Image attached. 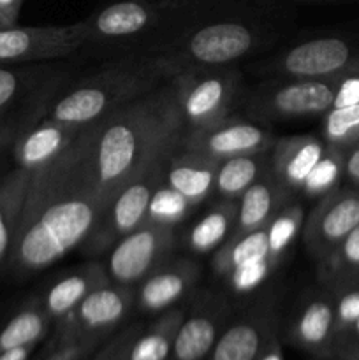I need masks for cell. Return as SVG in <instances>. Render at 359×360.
Instances as JSON below:
<instances>
[{
    "label": "cell",
    "mask_w": 359,
    "mask_h": 360,
    "mask_svg": "<svg viewBox=\"0 0 359 360\" xmlns=\"http://www.w3.org/2000/svg\"><path fill=\"white\" fill-rule=\"evenodd\" d=\"M102 122L84 127L60 157L30 174L7 262L16 276L41 273L83 245L106 210L95 169Z\"/></svg>",
    "instance_id": "cell-1"
},
{
    "label": "cell",
    "mask_w": 359,
    "mask_h": 360,
    "mask_svg": "<svg viewBox=\"0 0 359 360\" xmlns=\"http://www.w3.org/2000/svg\"><path fill=\"white\" fill-rule=\"evenodd\" d=\"M183 134L185 123L169 83L104 118L95 143V169L106 206L123 186L164 164Z\"/></svg>",
    "instance_id": "cell-2"
},
{
    "label": "cell",
    "mask_w": 359,
    "mask_h": 360,
    "mask_svg": "<svg viewBox=\"0 0 359 360\" xmlns=\"http://www.w3.org/2000/svg\"><path fill=\"white\" fill-rule=\"evenodd\" d=\"M180 70L164 53H129L81 79L65 81L42 118L84 129L169 83Z\"/></svg>",
    "instance_id": "cell-3"
},
{
    "label": "cell",
    "mask_w": 359,
    "mask_h": 360,
    "mask_svg": "<svg viewBox=\"0 0 359 360\" xmlns=\"http://www.w3.org/2000/svg\"><path fill=\"white\" fill-rule=\"evenodd\" d=\"M231 0L192 11L151 53L171 56L180 69L234 67L275 41L266 21L245 11H229Z\"/></svg>",
    "instance_id": "cell-4"
},
{
    "label": "cell",
    "mask_w": 359,
    "mask_h": 360,
    "mask_svg": "<svg viewBox=\"0 0 359 360\" xmlns=\"http://www.w3.org/2000/svg\"><path fill=\"white\" fill-rule=\"evenodd\" d=\"M190 13L169 9L153 0H115L80 21V27L84 46L90 48L151 53Z\"/></svg>",
    "instance_id": "cell-5"
},
{
    "label": "cell",
    "mask_w": 359,
    "mask_h": 360,
    "mask_svg": "<svg viewBox=\"0 0 359 360\" xmlns=\"http://www.w3.org/2000/svg\"><path fill=\"white\" fill-rule=\"evenodd\" d=\"M340 76L331 77H266L245 91L241 108L260 125L324 116L333 108Z\"/></svg>",
    "instance_id": "cell-6"
},
{
    "label": "cell",
    "mask_w": 359,
    "mask_h": 360,
    "mask_svg": "<svg viewBox=\"0 0 359 360\" xmlns=\"http://www.w3.org/2000/svg\"><path fill=\"white\" fill-rule=\"evenodd\" d=\"M185 132L222 122L241 108L245 77L234 67H187L169 81Z\"/></svg>",
    "instance_id": "cell-7"
},
{
    "label": "cell",
    "mask_w": 359,
    "mask_h": 360,
    "mask_svg": "<svg viewBox=\"0 0 359 360\" xmlns=\"http://www.w3.org/2000/svg\"><path fill=\"white\" fill-rule=\"evenodd\" d=\"M65 72L48 63L0 65V127H27L44 116Z\"/></svg>",
    "instance_id": "cell-8"
},
{
    "label": "cell",
    "mask_w": 359,
    "mask_h": 360,
    "mask_svg": "<svg viewBox=\"0 0 359 360\" xmlns=\"http://www.w3.org/2000/svg\"><path fill=\"white\" fill-rule=\"evenodd\" d=\"M359 58V41L345 35H319L299 41L256 65L266 77H331Z\"/></svg>",
    "instance_id": "cell-9"
},
{
    "label": "cell",
    "mask_w": 359,
    "mask_h": 360,
    "mask_svg": "<svg viewBox=\"0 0 359 360\" xmlns=\"http://www.w3.org/2000/svg\"><path fill=\"white\" fill-rule=\"evenodd\" d=\"M136 304V288L108 283L88 294L76 308L56 322L55 343H99L125 320Z\"/></svg>",
    "instance_id": "cell-10"
},
{
    "label": "cell",
    "mask_w": 359,
    "mask_h": 360,
    "mask_svg": "<svg viewBox=\"0 0 359 360\" xmlns=\"http://www.w3.org/2000/svg\"><path fill=\"white\" fill-rule=\"evenodd\" d=\"M165 164V162H164ZM164 164L150 169L123 186L108 202L81 248L88 255H101L144 224V214L158 183L164 179Z\"/></svg>",
    "instance_id": "cell-11"
},
{
    "label": "cell",
    "mask_w": 359,
    "mask_h": 360,
    "mask_svg": "<svg viewBox=\"0 0 359 360\" xmlns=\"http://www.w3.org/2000/svg\"><path fill=\"white\" fill-rule=\"evenodd\" d=\"M176 243V229L143 224L111 248L106 266L109 280L134 287L171 255Z\"/></svg>",
    "instance_id": "cell-12"
},
{
    "label": "cell",
    "mask_w": 359,
    "mask_h": 360,
    "mask_svg": "<svg viewBox=\"0 0 359 360\" xmlns=\"http://www.w3.org/2000/svg\"><path fill=\"white\" fill-rule=\"evenodd\" d=\"M84 46L80 21L73 25L0 28V65L42 63L70 56Z\"/></svg>",
    "instance_id": "cell-13"
},
{
    "label": "cell",
    "mask_w": 359,
    "mask_h": 360,
    "mask_svg": "<svg viewBox=\"0 0 359 360\" xmlns=\"http://www.w3.org/2000/svg\"><path fill=\"white\" fill-rule=\"evenodd\" d=\"M232 302L224 292L199 290L187 308L169 360H208L231 320Z\"/></svg>",
    "instance_id": "cell-14"
},
{
    "label": "cell",
    "mask_w": 359,
    "mask_h": 360,
    "mask_svg": "<svg viewBox=\"0 0 359 360\" xmlns=\"http://www.w3.org/2000/svg\"><path fill=\"white\" fill-rule=\"evenodd\" d=\"M359 225V190L338 186L317 200L315 207L305 217L303 243L315 262L329 255Z\"/></svg>",
    "instance_id": "cell-15"
},
{
    "label": "cell",
    "mask_w": 359,
    "mask_h": 360,
    "mask_svg": "<svg viewBox=\"0 0 359 360\" xmlns=\"http://www.w3.org/2000/svg\"><path fill=\"white\" fill-rule=\"evenodd\" d=\"M277 136L266 125L252 122L246 116L231 115L210 127L185 132L180 148L222 162L239 155L266 153L271 151Z\"/></svg>",
    "instance_id": "cell-16"
},
{
    "label": "cell",
    "mask_w": 359,
    "mask_h": 360,
    "mask_svg": "<svg viewBox=\"0 0 359 360\" xmlns=\"http://www.w3.org/2000/svg\"><path fill=\"white\" fill-rule=\"evenodd\" d=\"M275 297H260L241 315L229 320L208 360H260L277 341Z\"/></svg>",
    "instance_id": "cell-17"
},
{
    "label": "cell",
    "mask_w": 359,
    "mask_h": 360,
    "mask_svg": "<svg viewBox=\"0 0 359 360\" xmlns=\"http://www.w3.org/2000/svg\"><path fill=\"white\" fill-rule=\"evenodd\" d=\"M201 278L192 259H165L137 283L136 308L143 313H164L185 301Z\"/></svg>",
    "instance_id": "cell-18"
},
{
    "label": "cell",
    "mask_w": 359,
    "mask_h": 360,
    "mask_svg": "<svg viewBox=\"0 0 359 360\" xmlns=\"http://www.w3.org/2000/svg\"><path fill=\"white\" fill-rule=\"evenodd\" d=\"M187 308L175 306L146 329L132 327L102 350L106 360H169Z\"/></svg>",
    "instance_id": "cell-19"
},
{
    "label": "cell",
    "mask_w": 359,
    "mask_h": 360,
    "mask_svg": "<svg viewBox=\"0 0 359 360\" xmlns=\"http://www.w3.org/2000/svg\"><path fill=\"white\" fill-rule=\"evenodd\" d=\"M324 288V292L303 299L287 326L289 341L312 354L327 352L336 338L333 294L327 287Z\"/></svg>",
    "instance_id": "cell-20"
},
{
    "label": "cell",
    "mask_w": 359,
    "mask_h": 360,
    "mask_svg": "<svg viewBox=\"0 0 359 360\" xmlns=\"http://www.w3.org/2000/svg\"><path fill=\"white\" fill-rule=\"evenodd\" d=\"M326 151L322 137L313 134L277 137L270 151V172L291 195L299 193L306 176Z\"/></svg>",
    "instance_id": "cell-21"
},
{
    "label": "cell",
    "mask_w": 359,
    "mask_h": 360,
    "mask_svg": "<svg viewBox=\"0 0 359 360\" xmlns=\"http://www.w3.org/2000/svg\"><path fill=\"white\" fill-rule=\"evenodd\" d=\"M81 130L83 129H73L49 118L37 120L27 127L11 146L16 167L25 169L30 174L46 167L65 151Z\"/></svg>",
    "instance_id": "cell-22"
},
{
    "label": "cell",
    "mask_w": 359,
    "mask_h": 360,
    "mask_svg": "<svg viewBox=\"0 0 359 360\" xmlns=\"http://www.w3.org/2000/svg\"><path fill=\"white\" fill-rule=\"evenodd\" d=\"M220 162L197 151L178 148L169 155L164 164V181L194 206H201L208 197L213 195L215 176Z\"/></svg>",
    "instance_id": "cell-23"
},
{
    "label": "cell",
    "mask_w": 359,
    "mask_h": 360,
    "mask_svg": "<svg viewBox=\"0 0 359 360\" xmlns=\"http://www.w3.org/2000/svg\"><path fill=\"white\" fill-rule=\"evenodd\" d=\"M108 283H111L108 269L101 264L90 262L63 274L60 280L51 283L42 297L41 306L51 322H58L67 313L73 311L88 294Z\"/></svg>",
    "instance_id": "cell-24"
},
{
    "label": "cell",
    "mask_w": 359,
    "mask_h": 360,
    "mask_svg": "<svg viewBox=\"0 0 359 360\" xmlns=\"http://www.w3.org/2000/svg\"><path fill=\"white\" fill-rule=\"evenodd\" d=\"M292 199L294 195L278 185L271 172L264 174L238 199V213L231 238L266 227L271 218Z\"/></svg>",
    "instance_id": "cell-25"
},
{
    "label": "cell",
    "mask_w": 359,
    "mask_h": 360,
    "mask_svg": "<svg viewBox=\"0 0 359 360\" xmlns=\"http://www.w3.org/2000/svg\"><path fill=\"white\" fill-rule=\"evenodd\" d=\"M238 200H218L189 231L185 245L194 255H213L234 231Z\"/></svg>",
    "instance_id": "cell-26"
},
{
    "label": "cell",
    "mask_w": 359,
    "mask_h": 360,
    "mask_svg": "<svg viewBox=\"0 0 359 360\" xmlns=\"http://www.w3.org/2000/svg\"><path fill=\"white\" fill-rule=\"evenodd\" d=\"M270 172V151L225 158L217 169L213 197L218 200H238L250 186Z\"/></svg>",
    "instance_id": "cell-27"
},
{
    "label": "cell",
    "mask_w": 359,
    "mask_h": 360,
    "mask_svg": "<svg viewBox=\"0 0 359 360\" xmlns=\"http://www.w3.org/2000/svg\"><path fill=\"white\" fill-rule=\"evenodd\" d=\"M28 183L30 172L21 167H14L0 178V269L9 262Z\"/></svg>",
    "instance_id": "cell-28"
},
{
    "label": "cell",
    "mask_w": 359,
    "mask_h": 360,
    "mask_svg": "<svg viewBox=\"0 0 359 360\" xmlns=\"http://www.w3.org/2000/svg\"><path fill=\"white\" fill-rule=\"evenodd\" d=\"M270 257L266 227L229 238L211 257V269L218 278H225L236 267Z\"/></svg>",
    "instance_id": "cell-29"
},
{
    "label": "cell",
    "mask_w": 359,
    "mask_h": 360,
    "mask_svg": "<svg viewBox=\"0 0 359 360\" xmlns=\"http://www.w3.org/2000/svg\"><path fill=\"white\" fill-rule=\"evenodd\" d=\"M317 278L324 287L359 283V225L329 255L317 262Z\"/></svg>",
    "instance_id": "cell-30"
},
{
    "label": "cell",
    "mask_w": 359,
    "mask_h": 360,
    "mask_svg": "<svg viewBox=\"0 0 359 360\" xmlns=\"http://www.w3.org/2000/svg\"><path fill=\"white\" fill-rule=\"evenodd\" d=\"M49 322L41 302L27 306L0 329V352L37 345L48 333Z\"/></svg>",
    "instance_id": "cell-31"
},
{
    "label": "cell",
    "mask_w": 359,
    "mask_h": 360,
    "mask_svg": "<svg viewBox=\"0 0 359 360\" xmlns=\"http://www.w3.org/2000/svg\"><path fill=\"white\" fill-rule=\"evenodd\" d=\"M303 224H305V207L301 202L292 199L285 204L266 225L267 236V252L270 257L282 264L284 257L294 245L296 238L301 234Z\"/></svg>",
    "instance_id": "cell-32"
},
{
    "label": "cell",
    "mask_w": 359,
    "mask_h": 360,
    "mask_svg": "<svg viewBox=\"0 0 359 360\" xmlns=\"http://www.w3.org/2000/svg\"><path fill=\"white\" fill-rule=\"evenodd\" d=\"M194 210L196 206L187 197L162 179L146 207L144 224L176 229L194 213Z\"/></svg>",
    "instance_id": "cell-33"
},
{
    "label": "cell",
    "mask_w": 359,
    "mask_h": 360,
    "mask_svg": "<svg viewBox=\"0 0 359 360\" xmlns=\"http://www.w3.org/2000/svg\"><path fill=\"white\" fill-rule=\"evenodd\" d=\"M344 150L326 146L322 157L319 158V162L313 165L310 174L306 176L299 193L306 199L319 200L320 197L336 190L338 186H341V179H344Z\"/></svg>",
    "instance_id": "cell-34"
},
{
    "label": "cell",
    "mask_w": 359,
    "mask_h": 360,
    "mask_svg": "<svg viewBox=\"0 0 359 360\" xmlns=\"http://www.w3.org/2000/svg\"><path fill=\"white\" fill-rule=\"evenodd\" d=\"M320 137L326 146L347 150L359 143V104L331 108L322 116Z\"/></svg>",
    "instance_id": "cell-35"
},
{
    "label": "cell",
    "mask_w": 359,
    "mask_h": 360,
    "mask_svg": "<svg viewBox=\"0 0 359 360\" xmlns=\"http://www.w3.org/2000/svg\"><path fill=\"white\" fill-rule=\"evenodd\" d=\"M278 266H280V262L273 260L271 257H266V259L256 260V262L246 264V266L236 267L224 278V281L232 294L248 295L259 290Z\"/></svg>",
    "instance_id": "cell-36"
},
{
    "label": "cell",
    "mask_w": 359,
    "mask_h": 360,
    "mask_svg": "<svg viewBox=\"0 0 359 360\" xmlns=\"http://www.w3.org/2000/svg\"><path fill=\"white\" fill-rule=\"evenodd\" d=\"M327 288L333 294L334 323H336L338 338L359 320V283ZM336 338H334V341H336Z\"/></svg>",
    "instance_id": "cell-37"
},
{
    "label": "cell",
    "mask_w": 359,
    "mask_h": 360,
    "mask_svg": "<svg viewBox=\"0 0 359 360\" xmlns=\"http://www.w3.org/2000/svg\"><path fill=\"white\" fill-rule=\"evenodd\" d=\"M354 104H359V58L347 70L341 72L333 108Z\"/></svg>",
    "instance_id": "cell-38"
},
{
    "label": "cell",
    "mask_w": 359,
    "mask_h": 360,
    "mask_svg": "<svg viewBox=\"0 0 359 360\" xmlns=\"http://www.w3.org/2000/svg\"><path fill=\"white\" fill-rule=\"evenodd\" d=\"M97 343L88 341H67V343H55L53 352L44 360H81L90 354Z\"/></svg>",
    "instance_id": "cell-39"
},
{
    "label": "cell",
    "mask_w": 359,
    "mask_h": 360,
    "mask_svg": "<svg viewBox=\"0 0 359 360\" xmlns=\"http://www.w3.org/2000/svg\"><path fill=\"white\" fill-rule=\"evenodd\" d=\"M344 153V179H347L348 185L359 190V143L347 148Z\"/></svg>",
    "instance_id": "cell-40"
},
{
    "label": "cell",
    "mask_w": 359,
    "mask_h": 360,
    "mask_svg": "<svg viewBox=\"0 0 359 360\" xmlns=\"http://www.w3.org/2000/svg\"><path fill=\"white\" fill-rule=\"evenodd\" d=\"M153 2L175 11H199L217 6V4L225 2V0H153Z\"/></svg>",
    "instance_id": "cell-41"
},
{
    "label": "cell",
    "mask_w": 359,
    "mask_h": 360,
    "mask_svg": "<svg viewBox=\"0 0 359 360\" xmlns=\"http://www.w3.org/2000/svg\"><path fill=\"white\" fill-rule=\"evenodd\" d=\"M20 134L21 130L18 127H0V160H2V155L6 153L7 148L13 146Z\"/></svg>",
    "instance_id": "cell-42"
},
{
    "label": "cell",
    "mask_w": 359,
    "mask_h": 360,
    "mask_svg": "<svg viewBox=\"0 0 359 360\" xmlns=\"http://www.w3.org/2000/svg\"><path fill=\"white\" fill-rule=\"evenodd\" d=\"M334 343L345 345V347L354 348V350H355V348H358V350H359V320L354 323V326L351 327V329L345 330V333L341 334V336H338Z\"/></svg>",
    "instance_id": "cell-43"
},
{
    "label": "cell",
    "mask_w": 359,
    "mask_h": 360,
    "mask_svg": "<svg viewBox=\"0 0 359 360\" xmlns=\"http://www.w3.org/2000/svg\"><path fill=\"white\" fill-rule=\"evenodd\" d=\"M34 347L35 345H30V347H20L13 348V350L0 352V360H28Z\"/></svg>",
    "instance_id": "cell-44"
},
{
    "label": "cell",
    "mask_w": 359,
    "mask_h": 360,
    "mask_svg": "<svg viewBox=\"0 0 359 360\" xmlns=\"http://www.w3.org/2000/svg\"><path fill=\"white\" fill-rule=\"evenodd\" d=\"M18 14H20V11L11 9V7H6L0 4V28L13 27V25H16Z\"/></svg>",
    "instance_id": "cell-45"
},
{
    "label": "cell",
    "mask_w": 359,
    "mask_h": 360,
    "mask_svg": "<svg viewBox=\"0 0 359 360\" xmlns=\"http://www.w3.org/2000/svg\"><path fill=\"white\" fill-rule=\"evenodd\" d=\"M260 360H282L280 357V347H278V340L275 341L273 345H271L270 348H267V352L264 354V357Z\"/></svg>",
    "instance_id": "cell-46"
},
{
    "label": "cell",
    "mask_w": 359,
    "mask_h": 360,
    "mask_svg": "<svg viewBox=\"0 0 359 360\" xmlns=\"http://www.w3.org/2000/svg\"><path fill=\"white\" fill-rule=\"evenodd\" d=\"M0 4L6 7H11V9H16V11H20V7H21V0H0Z\"/></svg>",
    "instance_id": "cell-47"
},
{
    "label": "cell",
    "mask_w": 359,
    "mask_h": 360,
    "mask_svg": "<svg viewBox=\"0 0 359 360\" xmlns=\"http://www.w3.org/2000/svg\"><path fill=\"white\" fill-rule=\"evenodd\" d=\"M298 2H336V0H298Z\"/></svg>",
    "instance_id": "cell-48"
},
{
    "label": "cell",
    "mask_w": 359,
    "mask_h": 360,
    "mask_svg": "<svg viewBox=\"0 0 359 360\" xmlns=\"http://www.w3.org/2000/svg\"><path fill=\"white\" fill-rule=\"evenodd\" d=\"M94 360H106V359H104V354H102V352H99L97 357H95Z\"/></svg>",
    "instance_id": "cell-49"
}]
</instances>
